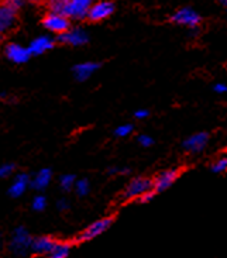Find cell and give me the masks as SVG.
<instances>
[{"label":"cell","instance_id":"18","mask_svg":"<svg viewBox=\"0 0 227 258\" xmlns=\"http://www.w3.org/2000/svg\"><path fill=\"white\" fill-rule=\"evenodd\" d=\"M71 248H72V244L71 243H62L60 241L58 245L54 248V251L49 252L47 255H42L40 258H67L71 252Z\"/></svg>","mask_w":227,"mask_h":258},{"label":"cell","instance_id":"21","mask_svg":"<svg viewBox=\"0 0 227 258\" xmlns=\"http://www.w3.org/2000/svg\"><path fill=\"white\" fill-rule=\"evenodd\" d=\"M90 190V183L86 178H82V179H78L75 183V194L81 198H85V196L89 194Z\"/></svg>","mask_w":227,"mask_h":258},{"label":"cell","instance_id":"27","mask_svg":"<svg viewBox=\"0 0 227 258\" xmlns=\"http://www.w3.org/2000/svg\"><path fill=\"white\" fill-rule=\"evenodd\" d=\"M150 117V110L148 109H138L134 112V119L145 120Z\"/></svg>","mask_w":227,"mask_h":258},{"label":"cell","instance_id":"2","mask_svg":"<svg viewBox=\"0 0 227 258\" xmlns=\"http://www.w3.org/2000/svg\"><path fill=\"white\" fill-rule=\"evenodd\" d=\"M152 189H154V179L147 178V176H138L127 183L122 196L124 201H133V199L141 198L144 194L150 192Z\"/></svg>","mask_w":227,"mask_h":258},{"label":"cell","instance_id":"7","mask_svg":"<svg viewBox=\"0 0 227 258\" xmlns=\"http://www.w3.org/2000/svg\"><path fill=\"white\" fill-rule=\"evenodd\" d=\"M5 55L10 62L16 63V65H23V63L28 62V59L33 56L28 47H23L21 44H17V42L7 44L5 47Z\"/></svg>","mask_w":227,"mask_h":258},{"label":"cell","instance_id":"1","mask_svg":"<svg viewBox=\"0 0 227 258\" xmlns=\"http://www.w3.org/2000/svg\"><path fill=\"white\" fill-rule=\"evenodd\" d=\"M34 237L30 234V231L24 226H17L10 236L9 241V250L14 257L24 258L31 252V245H33Z\"/></svg>","mask_w":227,"mask_h":258},{"label":"cell","instance_id":"33","mask_svg":"<svg viewBox=\"0 0 227 258\" xmlns=\"http://www.w3.org/2000/svg\"><path fill=\"white\" fill-rule=\"evenodd\" d=\"M220 2L224 5V6H227V0H220Z\"/></svg>","mask_w":227,"mask_h":258},{"label":"cell","instance_id":"13","mask_svg":"<svg viewBox=\"0 0 227 258\" xmlns=\"http://www.w3.org/2000/svg\"><path fill=\"white\" fill-rule=\"evenodd\" d=\"M207 143H209V134L207 133H195L184 141V148L188 153L196 154L200 153L207 146Z\"/></svg>","mask_w":227,"mask_h":258},{"label":"cell","instance_id":"26","mask_svg":"<svg viewBox=\"0 0 227 258\" xmlns=\"http://www.w3.org/2000/svg\"><path fill=\"white\" fill-rule=\"evenodd\" d=\"M137 141L141 147H151L154 144V139L148 134H140L137 137Z\"/></svg>","mask_w":227,"mask_h":258},{"label":"cell","instance_id":"29","mask_svg":"<svg viewBox=\"0 0 227 258\" xmlns=\"http://www.w3.org/2000/svg\"><path fill=\"white\" fill-rule=\"evenodd\" d=\"M6 3L10 7H13L14 10H17V12L20 10L21 7L24 6V0H7Z\"/></svg>","mask_w":227,"mask_h":258},{"label":"cell","instance_id":"16","mask_svg":"<svg viewBox=\"0 0 227 258\" xmlns=\"http://www.w3.org/2000/svg\"><path fill=\"white\" fill-rule=\"evenodd\" d=\"M100 68V63L97 62H81L76 63L75 67L72 68V72H74V78L79 82H85L88 81L96 71H99Z\"/></svg>","mask_w":227,"mask_h":258},{"label":"cell","instance_id":"10","mask_svg":"<svg viewBox=\"0 0 227 258\" xmlns=\"http://www.w3.org/2000/svg\"><path fill=\"white\" fill-rule=\"evenodd\" d=\"M17 24V10L10 7L7 3H3L0 7V31L2 34H7L14 30Z\"/></svg>","mask_w":227,"mask_h":258},{"label":"cell","instance_id":"30","mask_svg":"<svg viewBox=\"0 0 227 258\" xmlns=\"http://www.w3.org/2000/svg\"><path fill=\"white\" fill-rule=\"evenodd\" d=\"M56 209L60 210V212H65V210L69 209V203L65 199H60L56 202Z\"/></svg>","mask_w":227,"mask_h":258},{"label":"cell","instance_id":"17","mask_svg":"<svg viewBox=\"0 0 227 258\" xmlns=\"http://www.w3.org/2000/svg\"><path fill=\"white\" fill-rule=\"evenodd\" d=\"M52 179V171L49 168H42L40 169L37 174L34 175V178L31 179V188L41 192L44 189H47V186L49 185V182Z\"/></svg>","mask_w":227,"mask_h":258},{"label":"cell","instance_id":"14","mask_svg":"<svg viewBox=\"0 0 227 258\" xmlns=\"http://www.w3.org/2000/svg\"><path fill=\"white\" fill-rule=\"evenodd\" d=\"M31 183L30 176L26 172H19V174L14 175L13 182L10 183V186L7 189V194L12 196V198H20L26 190L27 186Z\"/></svg>","mask_w":227,"mask_h":258},{"label":"cell","instance_id":"31","mask_svg":"<svg viewBox=\"0 0 227 258\" xmlns=\"http://www.w3.org/2000/svg\"><path fill=\"white\" fill-rule=\"evenodd\" d=\"M213 91L216 92V93H219V95H223V93H226L227 92V85L226 84H216L213 86Z\"/></svg>","mask_w":227,"mask_h":258},{"label":"cell","instance_id":"32","mask_svg":"<svg viewBox=\"0 0 227 258\" xmlns=\"http://www.w3.org/2000/svg\"><path fill=\"white\" fill-rule=\"evenodd\" d=\"M28 2H31V3H47V0H28Z\"/></svg>","mask_w":227,"mask_h":258},{"label":"cell","instance_id":"19","mask_svg":"<svg viewBox=\"0 0 227 258\" xmlns=\"http://www.w3.org/2000/svg\"><path fill=\"white\" fill-rule=\"evenodd\" d=\"M47 7H48V12L65 14V16H67L68 0H47ZM67 17H68V16H67Z\"/></svg>","mask_w":227,"mask_h":258},{"label":"cell","instance_id":"24","mask_svg":"<svg viewBox=\"0 0 227 258\" xmlns=\"http://www.w3.org/2000/svg\"><path fill=\"white\" fill-rule=\"evenodd\" d=\"M31 208L34 212H42L47 208V198L44 195H37L31 202Z\"/></svg>","mask_w":227,"mask_h":258},{"label":"cell","instance_id":"28","mask_svg":"<svg viewBox=\"0 0 227 258\" xmlns=\"http://www.w3.org/2000/svg\"><path fill=\"white\" fill-rule=\"evenodd\" d=\"M157 195V192L152 189V190H150V192H147V194H144V195L141 196V198H138L137 201L140 203H147V202H150V201H152L154 199V196Z\"/></svg>","mask_w":227,"mask_h":258},{"label":"cell","instance_id":"20","mask_svg":"<svg viewBox=\"0 0 227 258\" xmlns=\"http://www.w3.org/2000/svg\"><path fill=\"white\" fill-rule=\"evenodd\" d=\"M76 181H78V179L75 178V175L65 174L60 178V186H61V189L64 192H69V190L75 189Z\"/></svg>","mask_w":227,"mask_h":258},{"label":"cell","instance_id":"8","mask_svg":"<svg viewBox=\"0 0 227 258\" xmlns=\"http://www.w3.org/2000/svg\"><path fill=\"white\" fill-rule=\"evenodd\" d=\"M58 41L69 47H81L89 41V34L81 27H71L67 33L58 37Z\"/></svg>","mask_w":227,"mask_h":258},{"label":"cell","instance_id":"34","mask_svg":"<svg viewBox=\"0 0 227 258\" xmlns=\"http://www.w3.org/2000/svg\"><path fill=\"white\" fill-rule=\"evenodd\" d=\"M3 2H5V3H6V2H7V0H3Z\"/></svg>","mask_w":227,"mask_h":258},{"label":"cell","instance_id":"9","mask_svg":"<svg viewBox=\"0 0 227 258\" xmlns=\"http://www.w3.org/2000/svg\"><path fill=\"white\" fill-rule=\"evenodd\" d=\"M95 0H68L67 16L74 20H82L88 17L90 6Z\"/></svg>","mask_w":227,"mask_h":258},{"label":"cell","instance_id":"3","mask_svg":"<svg viewBox=\"0 0 227 258\" xmlns=\"http://www.w3.org/2000/svg\"><path fill=\"white\" fill-rule=\"evenodd\" d=\"M42 27L52 34L61 35L71 28V19L65 14L48 12L42 17Z\"/></svg>","mask_w":227,"mask_h":258},{"label":"cell","instance_id":"4","mask_svg":"<svg viewBox=\"0 0 227 258\" xmlns=\"http://www.w3.org/2000/svg\"><path fill=\"white\" fill-rule=\"evenodd\" d=\"M115 222V216H107L103 217V219H99L95 223H92L90 226H88L83 231H81L78 236H76L75 241L76 243H85V241H89V240H93L97 236H100L102 233L107 230L110 227L111 224Z\"/></svg>","mask_w":227,"mask_h":258},{"label":"cell","instance_id":"11","mask_svg":"<svg viewBox=\"0 0 227 258\" xmlns=\"http://www.w3.org/2000/svg\"><path fill=\"white\" fill-rule=\"evenodd\" d=\"M179 174H181V171L177 169V168H171V169H165V171L159 172V174L154 178V190H155L157 194L166 190L174 182L178 179Z\"/></svg>","mask_w":227,"mask_h":258},{"label":"cell","instance_id":"6","mask_svg":"<svg viewBox=\"0 0 227 258\" xmlns=\"http://www.w3.org/2000/svg\"><path fill=\"white\" fill-rule=\"evenodd\" d=\"M115 13V3L110 0H97L93 2L88 13V20L92 23H99L106 19H109L111 14Z\"/></svg>","mask_w":227,"mask_h":258},{"label":"cell","instance_id":"15","mask_svg":"<svg viewBox=\"0 0 227 258\" xmlns=\"http://www.w3.org/2000/svg\"><path fill=\"white\" fill-rule=\"evenodd\" d=\"M54 45H55L54 38H51L49 35H40V37H35L34 40L30 42L28 49H30L31 55H41L49 49L54 48Z\"/></svg>","mask_w":227,"mask_h":258},{"label":"cell","instance_id":"5","mask_svg":"<svg viewBox=\"0 0 227 258\" xmlns=\"http://www.w3.org/2000/svg\"><path fill=\"white\" fill-rule=\"evenodd\" d=\"M171 21L178 24V26L196 28L199 27L202 17L196 10H193L192 7H182V9H178L175 13L172 14Z\"/></svg>","mask_w":227,"mask_h":258},{"label":"cell","instance_id":"12","mask_svg":"<svg viewBox=\"0 0 227 258\" xmlns=\"http://www.w3.org/2000/svg\"><path fill=\"white\" fill-rule=\"evenodd\" d=\"M58 240L49 237V236H40V237H34L33 240V245H31V252L35 254L37 257H42L47 255L49 252L54 251L56 245H58Z\"/></svg>","mask_w":227,"mask_h":258},{"label":"cell","instance_id":"25","mask_svg":"<svg viewBox=\"0 0 227 258\" xmlns=\"http://www.w3.org/2000/svg\"><path fill=\"white\" fill-rule=\"evenodd\" d=\"M14 171H16V165L12 164V162L2 164V167H0V176H2V178H7V176L13 175Z\"/></svg>","mask_w":227,"mask_h":258},{"label":"cell","instance_id":"22","mask_svg":"<svg viewBox=\"0 0 227 258\" xmlns=\"http://www.w3.org/2000/svg\"><path fill=\"white\" fill-rule=\"evenodd\" d=\"M212 172L214 174H223V172H226L227 171V154L224 155H220L217 160L214 161L213 164H212Z\"/></svg>","mask_w":227,"mask_h":258},{"label":"cell","instance_id":"23","mask_svg":"<svg viewBox=\"0 0 227 258\" xmlns=\"http://www.w3.org/2000/svg\"><path fill=\"white\" fill-rule=\"evenodd\" d=\"M134 130V126L131 124V123H126V124H122V126H119L115 130V136L116 137H120V139H124V137H129L131 133Z\"/></svg>","mask_w":227,"mask_h":258}]
</instances>
